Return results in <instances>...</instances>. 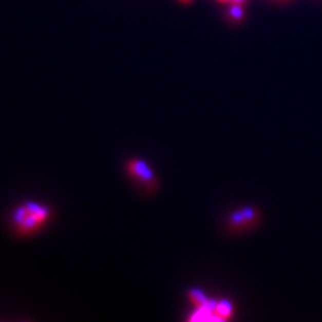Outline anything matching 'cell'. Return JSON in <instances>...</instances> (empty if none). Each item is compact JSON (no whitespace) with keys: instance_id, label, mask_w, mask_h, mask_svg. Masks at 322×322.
<instances>
[{"instance_id":"cell-4","label":"cell","mask_w":322,"mask_h":322,"mask_svg":"<svg viewBox=\"0 0 322 322\" xmlns=\"http://www.w3.org/2000/svg\"><path fill=\"white\" fill-rule=\"evenodd\" d=\"M232 314V305L231 302L223 301L216 302V308H215V318L216 321H222V319H229Z\"/></svg>"},{"instance_id":"cell-5","label":"cell","mask_w":322,"mask_h":322,"mask_svg":"<svg viewBox=\"0 0 322 322\" xmlns=\"http://www.w3.org/2000/svg\"><path fill=\"white\" fill-rule=\"evenodd\" d=\"M188 301L195 306V308H200V306L205 305L211 298H208L207 295L204 294V291H201L200 289H191L188 291Z\"/></svg>"},{"instance_id":"cell-9","label":"cell","mask_w":322,"mask_h":322,"mask_svg":"<svg viewBox=\"0 0 322 322\" xmlns=\"http://www.w3.org/2000/svg\"><path fill=\"white\" fill-rule=\"evenodd\" d=\"M219 2H230V0H219Z\"/></svg>"},{"instance_id":"cell-8","label":"cell","mask_w":322,"mask_h":322,"mask_svg":"<svg viewBox=\"0 0 322 322\" xmlns=\"http://www.w3.org/2000/svg\"><path fill=\"white\" fill-rule=\"evenodd\" d=\"M181 3L183 4H190V3H192V0H180Z\"/></svg>"},{"instance_id":"cell-3","label":"cell","mask_w":322,"mask_h":322,"mask_svg":"<svg viewBox=\"0 0 322 322\" xmlns=\"http://www.w3.org/2000/svg\"><path fill=\"white\" fill-rule=\"evenodd\" d=\"M256 222V212L251 208H244L240 211H236L234 214L230 215L229 224L230 229L232 231H242V230L247 229L250 225H253Z\"/></svg>"},{"instance_id":"cell-10","label":"cell","mask_w":322,"mask_h":322,"mask_svg":"<svg viewBox=\"0 0 322 322\" xmlns=\"http://www.w3.org/2000/svg\"><path fill=\"white\" fill-rule=\"evenodd\" d=\"M279 2H288V0H279Z\"/></svg>"},{"instance_id":"cell-1","label":"cell","mask_w":322,"mask_h":322,"mask_svg":"<svg viewBox=\"0 0 322 322\" xmlns=\"http://www.w3.org/2000/svg\"><path fill=\"white\" fill-rule=\"evenodd\" d=\"M51 215V210L47 205L28 201L16 207L12 212L11 220L17 235H32L47 222Z\"/></svg>"},{"instance_id":"cell-6","label":"cell","mask_w":322,"mask_h":322,"mask_svg":"<svg viewBox=\"0 0 322 322\" xmlns=\"http://www.w3.org/2000/svg\"><path fill=\"white\" fill-rule=\"evenodd\" d=\"M229 16L231 17V21L234 22H240L244 16V12H243L242 4H232L229 10Z\"/></svg>"},{"instance_id":"cell-7","label":"cell","mask_w":322,"mask_h":322,"mask_svg":"<svg viewBox=\"0 0 322 322\" xmlns=\"http://www.w3.org/2000/svg\"><path fill=\"white\" fill-rule=\"evenodd\" d=\"M232 4H243L246 0H230Z\"/></svg>"},{"instance_id":"cell-2","label":"cell","mask_w":322,"mask_h":322,"mask_svg":"<svg viewBox=\"0 0 322 322\" xmlns=\"http://www.w3.org/2000/svg\"><path fill=\"white\" fill-rule=\"evenodd\" d=\"M129 177L146 194H155L159 190V180L153 172L152 166L142 159H129L125 164Z\"/></svg>"}]
</instances>
